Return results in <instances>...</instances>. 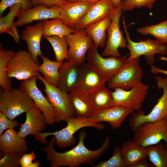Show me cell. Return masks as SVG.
Returning <instances> with one entry per match:
<instances>
[{"mask_svg":"<svg viewBox=\"0 0 167 167\" xmlns=\"http://www.w3.org/2000/svg\"><path fill=\"white\" fill-rule=\"evenodd\" d=\"M87 136L85 131H80L77 145L72 149L63 152H59L54 150V144L55 139L54 136L45 146L41 148V150L46 153V159L50 163L52 167H77L84 164L92 165L108 148L110 138L109 136H106L100 148L92 150L84 145Z\"/></svg>","mask_w":167,"mask_h":167,"instance_id":"1","label":"cell"},{"mask_svg":"<svg viewBox=\"0 0 167 167\" xmlns=\"http://www.w3.org/2000/svg\"><path fill=\"white\" fill-rule=\"evenodd\" d=\"M65 121L67 125L65 127L54 132H38L34 135L35 139L44 144L49 142L46 139V137L52 135L55 137L54 143L58 147L63 148L71 147L75 144L76 140L74 134L81 128L91 127L101 130L104 129L105 127V125L102 123L92 122L89 118L72 116L67 118Z\"/></svg>","mask_w":167,"mask_h":167,"instance_id":"2","label":"cell"},{"mask_svg":"<svg viewBox=\"0 0 167 167\" xmlns=\"http://www.w3.org/2000/svg\"><path fill=\"white\" fill-rule=\"evenodd\" d=\"M34 106L29 95L20 88L0 89V112L9 119H14Z\"/></svg>","mask_w":167,"mask_h":167,"instance_id":"3","label":"cell"},{"mask_svg":"<svg viewBox=\"0 0 167 167\" xmlns=\"http://www.w3.org/2000/svg\"><path fill=\"white\" fill-rule=\"evenodd\" d=\"M158 89L162 88L163 93L150 112L145 114L140 109L136 113L134 112L130 118L128 124L131 129L135 132L139 126L146 122H155L167 118V77L156 76Z\"/></svg>","mask_w":167,"mask_h":167,"instance_id":"4","label":"cell"},{"mask_svg":"<svg viewBox=\"0 0 167 167\" xmlns=\"http://www.w3.org/2000/svg\"><path fill=\"white\" fill-rule=\"evenodd\" d=\"M122 23L125 38L127 41L126 48L130 51V55L127 58V62L137 59L143 55L147 63L153 64L155 62L154 55L159 54L161 55L167 54V44L162 43L156 40L150 39L141 40L138 42L132 41L130 38V33L128 31L124 16Z\"/></svg>","mask_w":167,"mask_h":167,"instance_id":"5","label":"cell"},{"mask_svg":"<svg viewBox=\"0 0 167 167\" xmlns=\"http://www.w3.org/2000/svg\"><path fill=\"white\" fill-rule=\"evenodd\" d=\"M94 45L89 49L86 56L87 63L108 82L127 62L126 56H109L105 58L98 51Z\"/></svg>","mask_w":167,"mask_h":167,"instance_id":"6","label":"cell"},{"mask_svg":"<svg viewBox=\"0 0 167 167\" xmlns=\"http://www.w3.org/2000/svg\"><path fill=\"white\" fill-rule=\"evenodd\" d=\"M39 65L34 62L28 52L19 50L8 61L6 68V75L10 78L19 80L37 78Z\"/></svg>","mask_w":167,"mask_h":167,"instance_id":"7","label":"cell"},{"mask_svg":"<svg viewBox=\"0 0 167 167\" xmlns=\"http://www.w3.org/2000/svg\"><path fill=\"white\" fill-rule=\"evenodd\" d=\"M37 78L44 84L45 97L54 109L55 122L59 123L62 121H65L68 118L74 116L68 93L48 83L39 73Z\"/></svg>","mask_w":167,"mask_h":167,"instance_id":"8","label":"cell"},{"mask_svg":"<svg viewBox=\"0 0 167 167\" xmlns=\"http://www.w3.org/2000/svg\"><path fill=\"white\" fill-rule=\"evenodd\" d=\"M123 12L121 2L111 14V22L106 31L107 37L106 45L102 53L103 57H121L118 49L127 47L126 40L123 36L119 25L120 19Z\"/></svg>","mask_w":167,"mask_h":167,"instance_id":"9","label":"cell"},{"mask_svg":"<svg viewBox=\"0 0 167 167\" xmlns=\"http://www.w3.org/2000/svg\"><path fill=\"white\" fill-rule=\"evenodd\" d=\"M162 140L165 142L167 147V118L142 124L135 132L132 139L144 147L155 145Z\"/></svg>","mask_w":167,"mask_h":167,"instance_id":"10","label":"cell"},{"mask_svg":"<svg viewBox=\"0 0 167 167\" xmlns=\"http://www.w3.org/2000/svg\"><path fill=\"white\" fill-rule=\"evenodd\" d=\"M143 70L139 58L127 62L108 82L110 89H121L128 90L141 81Z\"/></svg>","mask_w":167,"mask_h":167,"instance_id":"11","label":"cell"},{"mask_svg":"<svg viewBox=\"0 0 167 167\" xmlns=\"http://www.w3.org/2000/svg\"><path fill=\"white\" fill-rule=\"evenodd\" d=\"M149 88L141 82L128 90L116 88L112 92L115 105L122 106L133 111H138L142 107Z\"/></svg>","mask_w":167,"mask_h":167,"instance_id":"12","label":"cell"},{"mask_svg":"<svg viewBox=\"0 0 167 167\" xmlns=\"http://www.w3.org/2000/svg\"><path fill=\"white\" fill-rule=\"evenodd\" d=\"M65 38L69 47L68 53L70 59L73 60L80 66L84 63L86 53L94 44L85 29L75 30L74 32Z\"/></svg>","mask_w":167,"mask_h":167,"instance_id":"13","label":"cell"},{"mask_svg":"<svg viewBox=\"0 0 167 167\" xmlns=\"http://www.w3.org/2000/svg\"><path fill=\"white\" fill-rule=\"evenodd\" d=\"M36 78L23 80L20 89L26 92L33 101L35 106L40 109L44 115L47 124L51 125L55 122L54 109L45 96L38 88Z\"/></svg>","mask_w":167,"mask_h":167,"instance_id":"14","label":"cell"},{"mask_svg":"<svg viewBox=\"0 0 167 167\" xmlns=\"http://www.w3.org/2000/svg\"><path fill=\"white\" fill-rule=\"evenodd\" d=\"M60 6H54L48 7L43 4H40L27 10L21 8L17 16L18 19L14 22L16 27H20L36 20L60 18Z\"/></svg>","mask_w":167,"mask_h":167,"instance_id":"15","label":"cell"},{"mask_svg":"<svg viewBox=\"0 0 167 167\" xmlns=\"http://www.w3.org/2000/svg\"><path fill=\"white\" fill-rule=\"evenodd\" d=\"M134 111L125 107L115 105L103 110L94 112L89 118L92 122L96 123L107 122L113 129L119 128L126 117Z\"/></svg>","mask_w":167,"mask_h":167,"instance_id":"16","label":"cell"},{"mask_svg":"<svg viewBox=\"0 0 167 167\" xmlns=\"http://www.w3.org/2000/svg\"><path fill=\"white\" fill-rule=\"evenodd\" d=\"M78 83L75 89L85 94L92 93L105 86L106 81L100 75L87 63L80 66Z\"/></svg>","mask_w":167,"mask_h":167,"instance_id":"17","label":"cell"},{"mask_svg":"<svg viewBox=\"0 0 167 167\" xmlns=\"http://www.w3.org/2000/svg\"><path fill=\"white\" fill-rule=\"evenodd\" d=\"M112 0H101L92 4L86 13L77 24L75 30L84 28L110 15L115 9Z\"/></svg>","mask_w":167,"mask_h":167,"instance_id":"18","label":"cell"},{"mask_svg":"<svg viewBox=\"0 0 167 167\" xmlns=\"http://www.w3.org/2000/svg\"><path fill=\"white\" fill-rule=\"evenodd\" d=\"M91 5L84 2H66L60 6V19L67 27L75 29L77 24L84 16Z\"/></svg>","mask_w":167,"mask_h":167,"instance_id":"19","label":"cell"},{"mask_svg":"<svg viewBox=\"0 0 167 167\" xmlns=\"http://www.w3.org/2000/svg\"><path fill=\"white\" fill-rule=\"evenodd\" d=\"M80 71V66L72 60L63 62L59 70L57 87L67 93L75 89L79 82Z\"/></svg>","mask_w":167,"mask_h":167,"instance_id":"20","label":"cell"},{"mask_svg":"<svg viewBox=\"0 0 167 167\" xmlns=\"http://www.w3.org/2000/svg\"><path fill=\"white\" fill-rule=\"evenodd\" d=\"M47 124L42 111L34 106L26 113L25 122L20 125L17 132L21 138L25 139L28 135H34L37 132L45 130Z\"/></svg>","mask_w":167,"mask_h":167,"instance_id":"21","label":"cell"},{"mask_svg":"<svg viewBox=\"0 0 167 167\" xmlns=\"http://www.w3.org/2000/svg\"><path fill=\"white\" fill-rule=\"evenodd\" d=\"M42 26V21L40 20L33 26L25 27L21 33V39L26 42L28 52L36 63H39L37 57L43 54L41 49Z\"/></svg>","mask_w":167,"mask_h":167,"instance_id":"22","label":"cell"},{"mask_svg":"<svg viewBox=\"0 0 167 167\" xmlns=\"http://www.w3.org/2000/svg\"><path fill=\"white\" fill-rule=\"evenodd\" d=\"M0 150L4 153L24 154L28 150L27 142L13 129H8L0 136Z\"/></svg>","mask_w":167,"mask_h":167,"instance_id":"23","label":"cell"},{"mask_svg":"<svg viewBox=\"0 0 167 167\" xmlns=\"http://www.w3.org/2000/svg\"><path fill=\"white\" fill-rule=\"evenodd\" d=\"M74 114L77 117L89 118L94 112L89 95L74 89L68 93Z\"/></svg>","mask_w":167,"mask_h":167,"instance_id":"24","label":"cell"},{"mask_svg":"<svg viewBox=\"0 0 167 167\" xmlns=\"http://www.w3.org/2000/svg\"><path fill=\"white\" fill-rule=\"evenodd\" d=\"M121 151L125 162L128 167H131L140 160L146 159L148 156L147 148L140 146L132 140L124 142L121 146Z\"/></svg>","mask_w":167,"mask_h":167,"instance_id":"25","label":"cell"},{"mask_svg":"<svg viewBox=\"0 0 167 167\" xmlns=\"http://www.w3.org/2000/svg\"><path fill=\"white\" fill-rule=\"evenodd\" d=\"M111 19L110 15L84 28L86 32L92 39L94 45L98 48H104L106 45L107 37L106 31L111 23Z\"/></svg>","mask_w":167,"mask_h":167,"instance_id":"26","label":"cell"},{"mask_svg":"<svg viewBox=\"0 0 167 167\" xmlns=\"http://www.w3.org/2000/svg\"><path fill=\"white\" fill-rule=\"evenodd\" d=\"M23 7L21 3L16 4L10 7L8 13L0 18V33H7L12 37L14 41L19 43L20 37L17 27L14 24V19L20 10Z\"/></svg>","mask_w":167,"mask_h":167,"instance_id":"27","label":"cell"},{"mask_svg":"<svg viewBox=\"0 0 167 167\" xmlns=\"http://www.w3.org/2000/svg\"><path fill=\"white\" fill-rule=\"evenodd\" d=\"M40 57L42 58L43 62L39 66L38 72L43 75L48 83L57 86L59 79V70L63 62L50 60L43 54Z\"/></svg>","mask_w":167,"mask_h":167,"instance_id":"28","label":"cell"},{"mask_svg":"<svg viewBox=\"0 0 167 167\" xmlns=\"http://www.w3.org/2000/svg\"><path fill=\"white\" fill-rule=\"evenodd\" d=\"M42 24V37L44 38L53 36L65 37L73 33L75 30L66 26L60 18L44 20Z\"/></svg>","mask_w":167,"mask_h":167,"instance_id":"29","label":"cell"},{"mask_svg":"<svg viewBox=\"0 0 167 167\" xmlns=\"http://www.w3.org/2000/svg\"><path fill=\"white\" fill-rule=\"evenodd\" d=\"M89 96L94 112L103 110L114 106L112 92L105 86L92 93Z\"/></svg>","mask_w":167,"mask_h":167,"instance_id":"30","label":"cell"},{"mask_svg":"<svg viewBox=\"0 0 167 167\" xmlns=\"http://www.w3.org/2000/svg\"><path fill=\"white\" fill-rule=\"evenodd\" d=\"M149 161L156 167H167V147L161 142L147 147Z\"/></svg>","mask_w":167,"mask_h":167,"instance_id":"31","label":"cell"},{"mask_svg":"<svg viewBox=\"0 0 167 167\" xmlns=\"http://www.w3.org/2000/svg\"><path fill=\"white\" fill-rule=\"evenodd\" d=\"M137 31L144 35L150 34L160 42L167 43V19L156 24L138 28Z\"/></svg>","mask_w":167,"mask_h":167,"instance_id":"32","label":"cell"},{"mask_svg":"<svg viewBox=\"0 0 167 167\" xmlns=\"http://www.w3.org/2000/svg\"><path fill=\"white\" fill-rule=\"evenodd\" d=\"M44 38L51 45L56 61L62 62L64 60H69L68 49V45L65 37L53 36Z\"/></svg>","mask_w":167,"mask_h":167,"instance_id":"33","label":"cell"},{"mask_svg":"<svg viewBox=\"0 0 167 167\" xmlns=\"http://www.w3.org/2000/svg\"><path fill=\"white\" fill-rule=\"evenodd\" d=\"M15 54L14 51L7 50L0 48V85L4 89L9 90L12 88L11 79L7 76L6 68L8 61Z\"/></svg>","mask_w":167,"mask_h":167,"instance_id":"34","label":"cell"},{"mask_svg":"<svg viewBox=\"0 0 167 167\" xmlns=\"http://www.w3.org/2000/svg\"><path fill=\"white\" fill-rule=\"evenodd\" d=\"M92 167H127L123 158L121 148L118 146L115 147L111 157L106 161H100Z\"/></svg>","mask_w":167,"mask_h":167,"instance_id":"35","label":"cell"},{"mask_svg":"<svg viewBox=\"0 0 167 167\" xmlns=\"http://www.w3.org/2000/svg\"><path fill=\"white\" fill-rule=\"evenodd\" d=\"M158 0H122V8L123 11H132L135 8L146 7L151 10L154 3Z\"/></svg>","mask_w":167,"mask_h":167,"instance_id":"36","label":"cell"},{"mask_svg":"<svg viewBox=\"0 0 167 167\" xmlns=\"http://www.w3.org/2000/svg\"><path fill=\"white\" fill-rule=\"evenodd\" d=\"M24 154L4 153L0 160V167H17L20 166V159Z\"/></svg>","mask_w":167,"mask_h":167,"instance_id":"37","label":"cell"},{"mask_svg":"<svg viewBox=\"0 0 167 167\" xmlns=\"http://www.w3.org/2000/svg\"><path fill=\"white\" fill-rule=\"evenodd\" d=\"M18 3L23 5V10H27L31 8L32 5L30 0H1L0 3V15L2 16L5 10L8 7Z\"/></svg>","mask_w":167,"mask_h":167,"instance_id":"38","label":"cell"},{"mask_svg":"<svg viewBox=\"0 0 167 167\" xmlns=\"http://www.w3.org/2000/svg\"><path fill=\"white\" fill-rule=\"evenodd\" d=\"M19 125V123L18 121L9 119L0 112V136L5 130L14 129Z\"/></svg>","mask_w":167,"mask_h":167,"instance_id":"39","label":"cell"},{"mask_svg":"<svg viewBox=\"0 0 167 167\" xmlns=\"http://www.w3.org/2000/svg\"><path fill=\"white\" fill-rule=\"evenodd\" d=\"M34 7L40 4H43L48 7H51L54 6H61L66 2L63 0H30Z\"/></svg>","mask_w":167,"mask_h":167,"instance_id":"40","label":"cell"},{"mask_svg":"<svg viewBox=\"0 0 167 167\" xmlns=\"http://www.w3.org/2000/svg\"><path fill=\"white\" fill-rule=\"evenodd\" d=\"M36 156L34 151H32L28 153L24 154L19 160V163L21 167H28L35 159Z\"/></svg>","mask_w":167,"mask_h":167,"instance_id":"41","label":"cell"},{"mask_svg":"<svg viewBox=\"0 0 167 167\" xmlns=\"http://www.w3.org/2000/svg\"><path fill=\"white\" fill-rule=\"evenodd\" d=\"M160 59L162 60L167 61V58L164 56H161L160 58ZM151 71L154 74H157L158 73H161L165 75L167 77V70H162L158 68L153 65L151 64Z\"/></svg>","mask_w":167,"mask_h":167,"instance_id":"42","label":"cell"},{"mask_svg":"<svg viewBox=\"0 0 167 167\" xmlns=\"http://www.w3.org/2000/svg\"><path fill=\"white\" fill-rule=\"evenodd\" d=\"M148 163L146 159H143L135 163L131 167H152Z\"/></svg>","mask_w":167,"mask_h":167,"instance_id":"43","label":"cell"},{"mask_svg":"<svg viewBox=\"0 0 167 167\" xmlns=\"http://www.w3.org/2000/svg\"><path fill=\"white\" fill-rule=\"evenodd\" d=\"M101 0H68V2H82L93 4Z\"/></svg>","mask_w":167,"mask_h":167,"instance_id":"44","label":"cell"},{"mask_svg":"<svg viewBox=\"0 0 167 167\" xmlns=\"http://www.w3.org/2000/svg\"><path fill=\"white\" fill-rule=\"evenodd\" d=\"M40 165V163L39 161H36L31 163L28 167H38Z\"/></svg>","mask_w":167,"mask_h":167,"instance_id":"45","label":"cell"},{"mask_svg":"<svg viewBox=\"0 0 167 167\" xmlns=\"http://www.w3.org/2000/svg\"><path fill=\"white\" fill-rule=\"evenodd\" d=\"M115 8L117 7L121 3L122 0H112Z\"/></svg>","mask_w":167,"mask_h":167,"instance_id":"46","label":"cell"},{"mask_svg":"<svg viewBox=\"0 0 167 167\" xmlns=\"http://www.w3.org/2000/svg\"><path fill=\"white\" fill-rule=\"evenodd\" d=\"M64 0V1H66V2H67V1H68V0Z\"/></svg>","mask_w":167,"mask_h":167,"instance_id":"47","label":"cell"}]
</instances>
